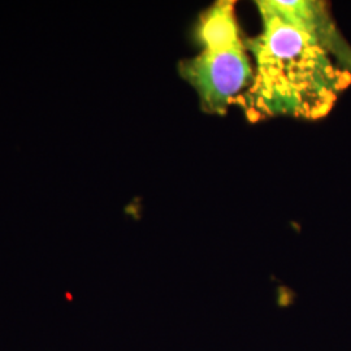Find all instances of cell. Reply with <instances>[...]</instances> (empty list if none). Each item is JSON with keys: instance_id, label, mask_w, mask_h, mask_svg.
<instances>
[{"instance_id": "1", "label": "cell", "mask_w": 351, "mask_h": 351, "mask_svg": "<svg viewBox=\"0 0 351 351\" xmlns=\"http://www.w3.org/2000/svg\"><path fill=\"white\" fill-rule=\"evenodd\" d=\"M262 33L249 40L256 72L249 108L320 119L351 85V46L324 1H256Z\"/></svg>"}, {"instance_id": "2", "label": "cell", "mask_w": 351, "mask_h": 351, "mask_svg": "<svg viewBox=\"0 0 351 351\" xmlns=\"http://www.w3.org/2000/svg\"><path fill=\"white\" fill-rule=\"evenodd\" d=\"M197 38L201 52L180 62L178 73L195 90L202 110L224 114L254 78L233 1H217L203 13Z\"/></svg>"}]
</instances>
